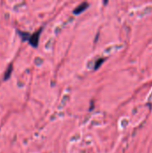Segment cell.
Segmentation results:
<instances>
[{"mask_svg":"<svg viewBox=\"0 0 152 153\" xmlns=\"http://www.w3.org/2000/svg\"><path fill=\"white\" fill-rule=\"evenodd\" d=\"M104 58H99V59H98L97 61H96V63H95V67H94V69L95 70H97L99 66H100V65L104 62Z\"/></svg>","mask_w":152,"mask_h":153,"instance_id":"277c9868","label":"cell"},{"mask_svg":"<svg viewBox=\"0 0 152 153\" xmlns=\"http://www.w3.org/2000/svg\"><path fill=\"white\" fill-rule=\"evenodd\" d=\"M12 69H13V65H9V69H7V70L5 71V74H4V81H5V80H7V79L10 77L11 73H12Z\"/></svg>","mask_w":152,"mask_h":153,"instance_id":"3957f363","label":"cell"},{"mask_svg":"<svg viewBox=\"0 0 152 153\" xmlns=\"http://www.w3.org/2000/svg\"><path fill=\"white\" fill-rule=\"evenodd\" d=\"M42 32V28H40L38 31L34 32L33 34H29L26 32H19L22 39L23 40H28L30 45L33 48H38L39 46V37H40V33Z\"/></svg>","mask_w":152,"mask_h":153,"instance_id":"6da1fadb","label":"cell"},{"mask_svg":"<svg viewBox=\"0 0 152 153\" xmlns=\"http://www.w3.org/2000/svg\"><path fill=\"white\" fill-rule=\"evenodd\" d=\"M89 6V4L87 2H82V4H80L74 10H73V13L75 15H78V14H81L82 13H83Z\"/></svg>","mask_w":152,"mask_h":153,"instance_id":"7a4b0ae2","label":"cell"}]
</instances>
